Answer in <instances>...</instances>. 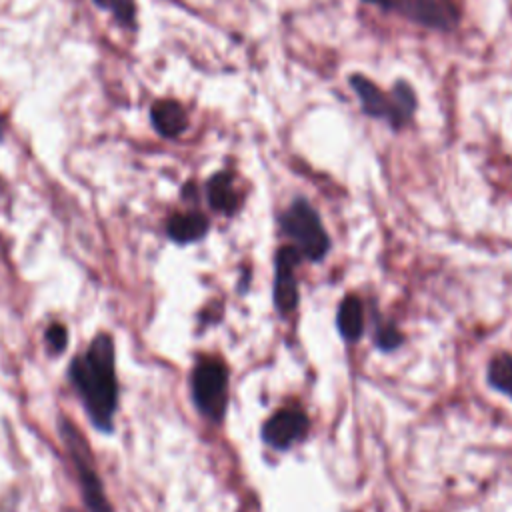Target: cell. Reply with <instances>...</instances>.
<instances>
[{"instance_id": "cell-15", "label": "cell", "mask_w": 512, "mask_h": 512, "mask_svg": "<svg viewBox=\"0 0 512 512\" xmlns=\"http://www.w3.org/2000/svg\"><path fill=\"white\" fill-rule=\"evenodd\" d=\"M66 342H68V332L62 324H52L46 330V344L52 354H60L66 348Z\"/></svg>"}, {"instance_id": "cell-12", "label": "cell", "mask_w": 512, "mask_h": 512, "mask_svg": "<svg viewBox=\"0 0 512 512\" xmlns=\"http://www.w3.org/2000/svg\"><path fill=\"white\" fill-rule=\"evenodd\" d=\"M336 324L340 334L346 340H356L362 334V326H364V314H362V302L358 296L350 294L346 296L340 306H338V314H336Z\"/></svg>"}, {"instance_id": "cell-4", "label": "cell", "mask_w": 512, "mask_h": 512, "mask_svg": "<svg viewBox=\"0 0 512 512\" xmlns=\"http://www.w3.org/2000/svg\"><path fill=\"white\" fill-rule=\"evenodd\" d=\"M228 390V370L220 360L206 358L200 360L192 372V396L198 410L212 418L220 420L226 408Z\"/></svg>"}, {"instance_id": "cell-11", "label": "cell", "mask_w": 512, "mask_h": 512, "mask_svg": "<svg viewBox=\"0 0 512 512\" xmlns=\"http://www.w3.org/2000/svg\"><path fill=\"white\" fill-rule=\"evenodd\" d=\"M208 230V220L200 212L174 214L168 222V236L180 244L194 242L202 238Z\"/></svg>"}, {"instance_id": "cell-14", "label": "cell", "mask_w": 512, "mask_h": 512, "mask_svg": "<svg viewBox=\"0 0 512 512\" xmlns=\"http://www.w3.org/2000/svg\"><path fill=\"white\" fill-rule=\"evenodd\" d=\"M104 8H110L114 12V16L122 22V24H132L134 22V12L136 6L132 0H94Z\"/></svg>"}, {"instance_id": "cell-9", "label": "cell", "mask_w": 512, "mask_h": 512, "mask_svg": "<svg viewBox=\"0 0 512 512\" xmlns=\"http://www.w3.org/2000/svg\"><path fill=\"white\" fill-rule=\"evenodd\" d=\"M150 118L156 132L164 138H176L188 126V116L184 108L176 100H168V98L154 102L150 110Z\"/></svg>"}, {"instance_id": "cell-16", "label": "cell", "mask_w": 512, "mask_h": 512, "mask_svg": "<svg viewBox=\"0 0 512 512\" xmlns=\"http://www.w3.org/2000/svg\"><path fill=\"white\" fill-rule=\"evenodd\" d=\"M400 340H402V336L398 334V330H396V328H390V326L380 328V330H378V336H376V344H378V348H382V350H392V348H396V346L400 344Z\"/></svg>"}, {"instance_id": "cell-10", "label": "cell", "mask_w": 512, "mask_h": 512, "mask_svg": "<svg viewBox=\"0 0 512 512\" xmlns=\"http://www.w3.org/2000/svg\"><path fill=\"white\" fill-rule=\"evenodd\" d=\"M206 194H208L210 206L222 214L236 212V208L240 204V196L234 188V180H232L230 172H216L208 180Z\"/></svg>"}, {"instance_id": "cell-3", "label": "cell", "mask_w": 512, "mask_h": 512, "mask_svg": "<svg viewBox=\"0 0 512 512\" xmlns=\"http://www.w3.org/2000/svg\"><path fill=\"white\" fill-rule=\"evenodd\" d=\"M280 226L284 234L296 242V248L302 256L320 260L328 252V234L320 222V216L304 198H296L284 210L280 216Z\"/></svg>"}, {"instance_id": "cell-7", "label": "cell", "mask_w": 512, "mask_h": 512, "mask_svg": "<svg viewBox=\"0 0 512 512\" xmlns=\"http://www.w3.org/2000/svg\"><path fill=\"white\" fill-rule=\"evenodd\" d=\"M308 428H310V422L302 410L284 408L266 420L262 428V438L272 448L284 450V448H290L294 442L302 440L308 434Z\"/></svg>"}, {"instance_id": "cell-18", "label": "cell", "mask_w": 512, "mask_h": 512, "mask_svg": "<svg viewBox=\"0 0 512 512\" xmlns=\"http://www.w3.org/2000/svg\"><path fill=\"white\" fill-rule=\"evenodd\" d=\"M2 136H4V120L0 116V140H2Z\"/></svg>"}, {"instance_id": "cell-8", "label": "cell", "mask_w": 512, "mask_h": 512, "mask_svg": "<svg viewBox=\"0 0 512 512\" xmlns=\"http://www.w3.org/2000/svg\"><path fill=\"white\" fill-rule=\"evenodd\" d=\"M296 246H286L276 254V280H274V302L284 314L292 312L298 304V284L294 278V266L300 260Z\"/></svg>"}, {"instance_id": "cell-2", "label": "cell", "mask_w": 512, "mask_h": 512, "mask_svg": "<svg viewBox=\"0 0 512 512\" xmlns=\"http://www.w3.org/2000/svg\"><path fill=\"white\" fill-rule=\"evenodd\" d=\"M348 82L366 116L388 122L392 130H402L412 120L418 102L416 92L408 82L398 80L390 94L362 74H352Z\"/></svg>"}, {"instance_id": "cell-1", "label": "cell", "mask_w": 512, "mask_h": 512, "mask_svg": "<svg viewBox=\"0 0 512 512\" xmlns=\"http://www.w3.org/2000/svg\"><path fill=\"white\" fill-rule=\"evenodd\" d=\"M70 378L94 426L110 430L116 412L118 382L114 372V342L108 334H98L86 354L72 360Z\"/></svg>"}, {"instance_id": "cell-5", "label": "cell", "mask_w": 512, "mask_h": 512, "mask_svg": "<svg viewBox=\"0 0 512 512\" xmlns=\"http://www.w3.org/2000/svg\"><path fill=\"white\" fill-rule=\"evenodd\" d=\"M60 432H62V438H64L70 454H72L74 466L78 470L86 506L90 508V512H112L106 502V496L102 492V484H100V480L94 472V466L90 462V452H88V446H86L82 434H78V430L68 420L60 422Z\"/></svg>"}, {"instance_id": "cell-17", "label": "cell", "mask_w": 512, "mask_h": 512, "mask_svg": "<svg viewBox=\"0 0 512 512\" xmlns=\"http://www.w3.org/2000/svg\"><path fill=\"white\" fill-rule=\"evenodd\" d=\"M364 2H368V4H376L378 8H382V10H392L394 8V4H396V0H364Z\"/></svg>"}, {"instance_id": "cell-13", "label": "cell", "mask_w": 512, "mask_h": 512, "mask_svg": "<svg viewBox=\"0 0 512 512\" xmlns=\"http://www.w3.org/2000/svg\"><path fill=\"white\" fill-rule=\"evenodd\" d=\"M488 380L496 390H500L512 398V356L510 354H498L490 362Z\"/></svg>"}, {"instance_id": "cell-6", "label": "cell", "mask_w": 512, "mask_h": 512, "mask_svg": "<svg viewBox=\"0 0 512 512\" xmlns=\"http://www.w3.org/2000/svg\"><path fill=\"white\" fill-rule=\"evenodd\" d=\"M398 14L430 30L452 32L460 22V10L454 0H396Z\"/></svg>"}]
</instances>
